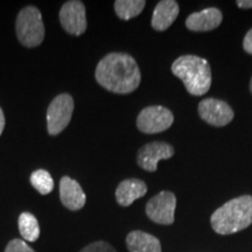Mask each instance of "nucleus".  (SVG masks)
<instances>
[{"mask_svg": "<svg viewBox=\"0 0 252 252\" xmlns=\"http://www.w3.org/2000/svg\"><path fill=\"white\" fill-rule=\"evenodd\" d=\"M60 198L67 209L77 212L86 206L87 196L80 184L69 176H63L60 181Z\"/></svg>", "mask_w": 252, "mask_h": 252, "instance_id": "obj_11", "label": "nucleus"}, {"mask_svg": "<svg viewBox=\"0 0 252 252\" xmlns=\"http://www.w3.org/2000/svg\"><path fill=\"white\" fill-rule=\"evenodd\" d=\"M243 48L248 54L252 55V28L245 34L244 40H243Z\"/></svg>", "mask_w": 252, "mask_h": 252, "instance_id": "obj_21", "label": "nucleus"}, {"mask_svg": "<svg viewBox=\"0 0 252 252\" xmlns=\"http://www.w3.org/2000/svg\"><path fill=\"white\" fill-rule=\"evenodd\" d=\"M4 128H5V115H4V111H2V109L0 108V135H1Z\"/></svg>", "mask_w": 252, "mask_h": 252, "instance_id": "obj_23", "label": "nucleus"}, {"mask_svg": "<svg viewBox=\"0 0 252 252\" xmlns=\"http://www.w3.org/2000/svg\"><path fill=\"white\" fill-rule=\"evenodd\" d=\"M60 23L67 33L80 36L87 31L86 6L78 0L64 2L60 9Z\"/></svg>", "mask_w": 252, "mask_h": 252, "instance_id": "obj_9", "label": "nucleus"}, {"mask_svg": "<svg viewBox=\"0 0 252 252\" xmlns=\"http://www.w3.org/2000/svg\"><path fill=\"white\" fill-rule=\"evenodd\" d=\"M146 6L145 0H117L115 1L116 14L122 20H131L138 17Z\"/></svg>", "mask_w": 252, "mask_h": 252, "instance_id": "obj_17", "label": "nucleus"}, {"mask_svg": "<svg viewBox=\"0 0 252 252\" xmlns=\"http://www.w3.org/2000/svg\"><path fill=\"white\" fill-rule=\"evenodd\" d=\"M147 193V186L139 179H126L116 189V200L119 206L128 207Z\"/></svg>", "mask_w": 252, "mask_h": 252, "instance_id": "obj_14", "label": "nucleus"}, {"mask_svg": "<svg viewBox=\"0 0 252 252\" xmlns=\"http://www.w3.org/2000/svg\"><path fill=\"white\" fill-rule=\"evenodd\" d=\"M250 91H251V94H252V77H251V80H250Z\"/></svg>", "mask_w": 252, "mask_h": 252, "instance_id": "obj_24", "label": "nucleus"}, {"mask_svg": "<svg viewBox=\"0 0 252 252\" xmlns=\"http://www.w3.org/2000/svg\"><path fill=\"white\" fill-rule=\"evenodd\" d=\"M15 32L23 46L27 48L40 46L45 39V25L39 8L27 6L21 9L15 21Z\"/></svg>", "mask_w": 252, "mask_h": 252, "instance_id": "obj_4", "label": "nucleus"}, {"mask_svg": "<svg viewBox=\"0 0 252 252\" xmlns=\"http://www.w3.org/2000/svg\"><path fill=\"white\" fill-rule=\"evenodd\" d=\"M223 14L217 7H208L194 12L186 19V27L191 32H210L222 24Z\"/></svg>", "mask_w": 252, "mask_h": 252, "instance_id": "obj_12", "label": "nucleus"}, {"mask_svg": "<svg viewBox=\"0 0 252 252\" xmlns=\"http://www.w3.org/2000/svg\"><path fill=\"white\" fill-rule=\"evenodd\" d=\"M19 231L24 241L35 242L40 237V225L36 217L31 213H21L18 220Z\"/></svg>", "mask_w": 252, "mask_h": 252, "instance_id": "obj_16", "label": "nucleus"}, {"mask_svg": "<svg viewBox=\"0 0 252 252\" xmlns=\"http://www.w3.org/2000/svg\"><path fill=\"white\" fill-rule=\"evenodd\" d=\"M174 123V115L161 105L147 106L137 117L138 130L146 134H156L168 130Z\"/></svg>", "mask_w": 252, "mask_h": 252, "instance_id": "obj_6", "label": "nucleus"}, {"mask_svg": "<svg viewBox=\"0 0 252 252\" xmlns=\"http://www.w3.org/2000/svg\"><path fill=\"white\" fill-rule=\"evenodd\" d=\"M5 252H35L24 239L14 238L6 245Z\"/></svg>", "mask_w": 252, "mask_h": 252, "instance_id": "obj_19", "label": "nucleus"}, {"mask_svg": "<svg viewBox=\"0 0 252 252\" xmlns=\"http://www.w3.org/2000/svg\"><path fill=\"white\" fill-rule=\"evenodd\" d=\"M198 115L202 121L209 125L222 127L234 119L235 112L224 100L217 98H206L198 103Z\"/></svg>", "mask_w": 252, "mask_h": 252, "instance_id": "obj_8", "label": "nucleus"}, {"mask_svg": "<svg viewBox=\"0 0 252 252\" xmlns=\"http://www.w3.org/2000/svg\"><path fill=\"white\" fill-rule=\"evenodd\" d=\"M126 247L130 252H161L159 239L141 230H134L126 236Z\"/></svg>", "mask_w": 252, "mask_h": 252, "instance_id": "obj_15", "label": "nucleus"}, {"mask_svg": "<svg viewBox=\"0 0 252 252\" xmlns=\"http://www.w3.org/2000/svg\"><path fill=\"white\" fill-rule=\"evenodd\" d=\"M31 185L39 191L41 195H48L54 189V180L46 169H37L31 174Z\"/></svg>", "mask_w": 252, "mask_h": 252, "instance_id": "obj_18", "label": "nucleus"}, {"mask_svg": "<svg viewBox=\"0 0 252 252\" xmlns=\"http://www.w3.org/2000/svg\"><path fill=\"white\" fill-rule=\"evenodd\" d=\"M236 4H237L239 8H244V9L252 8V0H237Z\"/></svg>", "mask_w": 252, "mask_h": 252, "instance_id": "obj_22", "label": "nucleus"}, {"mask_svg": "<svg viewBox=\"0 0 252 252\" xmlns=\"http://www.w3.org/2000/svg\"><path fill=\"white\" fill-rule=\"evenodd\" d=\"M210 223L219 235H231L252 224V196L242 195L220 207L213 213Z\"/></svg>", "mask_w": 252, "mask_h": 252, "instance_id": "obj_2", "label": "nucleus"}, {"mask_svg": "<svg viewBox=\"0 0 252 252\" xmlns=\"http://www.w3.org/2000/svg\"><path fill=\"white\" fill-rule=\"evenodd\" d=\"M172 145L165 141H152L140 147L137 154V162L146 172H156L160 160H168L174 156Z\"/></svg>", "mask_w": 252, "mask_h": 252, "instance_id": "obj_10", "label": "nucleus"}, {"mask_svg": "<svg viewBox=\"0 0 252 252\" xmlns=\"http://www.w3.org/2000/svg\"><path fill=\"white\" fill-rule=\"evenodd\" d=\"M74 98L69 94H61L52 100L47 110V130L50 135H58L71 121Z\"/></svg>", "mask_w": 252, "mask_h": 252, "instance_id": "obj_5", "label": "nucleus"}, {"mask_svg": "<svg viewBox=\"0 0 252 252\" xmlns=\"http://www.w3.org/2000/svg\"><path fill=\"white\" fill-rule=\"evenodd\" d=\"M179 12H180V7L174 0L159 1L154 8L152 20H151L152 28L158 32L167 31L176 20Z\"/></svg>", "mask_w": 252, "mask_h": 252, "instance_id": "obj_13", "label": "nucleus"}, {"mask_svg": "<svg viewBox=\"0 0 252 252\" xmlns=\"http://www.w3.org/2000/svg\"><path fill=\"white\" fill-rule=\"evenodd\" d=\"M94 78L104 89L113 94H126L138 89L141 74L137 61L130 54L110 53L97 64Z\"/></svg>", "mask_w": 252, "mask_h": 252, "instance_id": "obj_1", "label": "nucleus"}, {"mask_svg": "<svg viewBox=\"0 0 252 252\" xmlns=\"http://www.w3.org/2000/svg\"><path fill=\"white\" fill-rule=\"evenodd\" d=\"M172 72L193 96H203L212 87V68L206 59L182 55L173 62Z\"/></svg>", "mask_w": 252, "mask_h": 252, "instance_id": "obj_3", "label": "nucleus"}, {"mask_svg": "<svg viewBox=\"0 0 252 252\" xmlns=\"http://www.w3.org/2000/svg\"><path fill=\"white\" fill-rule=\"evenodd\" d=\"M176 196L174 193L162 190L146 203V215L154 223L171 225L175 220Z\"/></svg>", "mask_w": 252, "mask_h": 252, "instance_id": "obj_7", "label": "nucleus"}, {"mask_svg": "<svg viewBox=\"0 0 252 252\" xmlns=\"http://www.w3.org/2000/svg\"><path fill=\"white\" fill-rule=\"evenodd\" d=\"M80 252H117L116 249L109 244L108 242L104 241H97L94 242L87 247H84Z\"/></svg>", "mask_w": 252, "mask_h": 252, "instance_id": "obj_20", "label": "nucleus"}]
</instances>
